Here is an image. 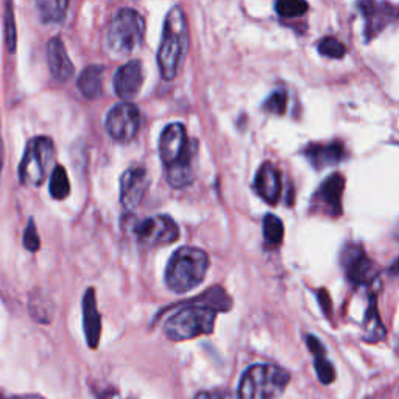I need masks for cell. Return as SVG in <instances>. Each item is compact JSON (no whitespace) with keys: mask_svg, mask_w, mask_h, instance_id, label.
<instances>
[{"mask_svg":"<svg viewBox=\"0 0 399 399\" xmlns=\"http://www.w3.org/2000/svg\"><path fill=\"white\" fill-rule=\"evenodd\" d=\"M105 127L109 136L117 142H130L140 128V113L138 107L130 102L116 105L108 113Z\"/></svg>","mask_w":399,"mask_h":399,"instance_id":"52a82bcc","label":"cell"},{"mask_svg":"<svg viewBox=\"0 0 399 399\" xmlns=\"http://www.w3.org/2000/svg\"><path fill=\"white\" fill-rule=\"evenodd\" d=\"M197 150H198L197 140H192L186 153L181 156L177 162L170 164L169 167H166L167 183L172 186L173 189H183V187L189 186L193 181V177H195L193 162H195L197 158Z\"/></svg>","mask_w":399,"mask_h":399,"instance_id":"4fadbf2b","label":"cell"},{"mask_svg":"<svg viewBox=\"0 0 399 399\" xmlns=\"http://www.w3.org/2000/svg\"><path fill=\"white\" fill-rule=\"evenodd\" d=\"M103 72H105L103 66H89L81 72L77 81V86L80 92L83 94L86 98L94 100L100 96V92H102Z\"/></svg>","mask_w":399,"mask_h":399,"instance_id":"ffe728a7","label":"cell"},{"mask_svg":"<svg viewBox=\"0 0 399 399\" xmlns=\"http://www.w3.org/2000/svg\"><path fill=\"white\" fill-rule=\"evenodd\" d=\"M390 273L391 274H399V257L395 262H393V266L390 267Z\"/></svg>","mask_w":399,"mask_h":399,"instance_id":"836d02e7","label":"cell"},{"mask_svg":"<svg viewBox=\"0 0 399 399\" xmlns=\"http://www.w3.org/2000/svg\"><path fill=\"white\" fill-rule=\"evenodd\" d=\"M67 0H36L41 19L47 23L60 22L67 10Z\"/></svg>","mask_w":399,"mask_h":399,"instance_id":"44dd1931","label":"cell"},{"mask_svg":"<svg viewBox=\"0 0 399 399\" xmlns=\"http://www.w3.org/2000/svg\"><path fill=\"white\" fill-rule=\"evenodd\" d=\"M145 22L138 11L123 8L111 21L107 32V49L113 56L134 54L144 41Z\"/></svg>","mask_w":399,"mask_h":399,"instance_id":"277c9868","label":"cell"},{"mask_svg":"<svg viewBox=\"0 0 399 399\" xmlns=\"http://www.w3.org/2000/svg\"><path fill=\"white\" fill-rule=\"evenodd\" d=\"M385 337V326L378 312L376 299H369V306L365 312V321L362 326V338L369 343H376Z\"/></svg>","mask_w":399,"mask_h":399,"instance_id":"d6986e66","label":"cell"},{"mask_svg":"<svg viewBox=\"0 0 399 399\" xmlns=\"http://www.w3.org/2000/svg\"><path fill=\"white\" fill-rule=\"evenodd\" d=\"M149 175L144 167L128 169L120 178V203L127 211L136 209L149 191Z\"/></svg>","mask_w":399,"mask_h":399,"instance_id":"30bf717a","label":"cell"},{"mask_svg":"<svg viewBox=\"0 0 399 399\" xmlns=\"http://www.w3.org/2000/svg\"><path fill=\"white\" fill-rule=\"evenodd\" d=\"M209 270V256L197 246H181L170 257L166 285L173 293H187L203 283Z\"/></svg>","mask_w":399,"mask_h":399,"instance_id":"7a4b0ae2","label":"cell"},{"mask_svg":"<svg viewBox=\"0 0 399 399\" xmlns=\"http://www.w3.org/2000/svg\"><path fill=\"white\" fill-rule=\"evenodd\" d=\"M345 191V178L340 173L327 177L325 183L320 186L315 195V206L325 209L326 214L332 217L342 213V197Z\"/></svg>","mask_w":399,"mask_h":399,"instance_id":"7c38bea8","label":"cell"},{"mask_svg":"<svg viewBox=\"0 0 399 399\" xmlns=\"http://www.w3.org/2000/svg\"><path fill=\"white\" fill-rule=\"evenodd\" d=\"M308 346H309V349L312 351L314 356H325V348H323V345L320 343V340L316 337L309 336L308 337Z\"/></svg>","mask_w":399,"mask_h":399,"instance_id":"1f68e13d","label":"cell"},{"mask_svg":"<svg viewBox=\"0 0 399 399\" xmlns=\"http://www.w3.org/2000/svg\"><path fill=\"white\" fill-rule=\"evenodd\" d=\"M47 61H49L52 77L60 83H66L74 75V64L60 38L50 39L47 44Z\"/></svg>","mask_w":399,"mask_h":399,"instance_id":"9a60e30c","label":"cell"},{"mask_svg":"<svg viewBox=\"0 0 399 399\" xmlns=\"http://www.w3.org/2000/svg\"><path fill=\"white\" fill-rule=\"evenodd\" d=\"M285 107H287V96H285L284 91L273 92L272 96L267 98L266 105H263L266 111H268V113H273V114H284Z\"/></svg>","mask_w":399,"mask_h":399,"instance_id":"83f0119b","label":"cell"},{"mask_svg":"<svg viewBox=\"0 0 399 399\" xmlns=\"http://www.w3.org/2000/svg\"><path fill=\"white\" fill-rule=\"evenodd\" d=\"M144 81L142 66L139 61H130L117 69L114 75V91L122 100L136 97Z\"/></svg>","mask_w":399,"mask_h":399,"instance_id":"5bb4252c","label":"cell"},{"mask_svg":"<svg viewBox=\"0 0 399 399\" xmlns=\"http://www.w3.org/2000/svg\"><path fill=\"white\" fill-rule=\"evenodd\" d=\"M398 236H399V234H398Z\"/></svg>","mask_w":399,"mask_h":399,"instance_id":"8d00e7d4","label":"cell"},{"mask_svg":"<svg viewBox=\"0 0 399 399\" xmlns=\"http://www.w3.org/2000/svg\"><path fill=\"white\" fill-rule=\"evenodd\" d=\"M14 13L13 2L7 0L5 2V43H7L8 50L13 54L16 50V25H14Z\"/></svg>","mask_w":399,"mask_h":399,"instance_id":"d4e9b609","label":"cell"},{"mask_svg":"<svg viewBox=\"0 0 399 399\" xmlns=\"http://www.w3.org/2000/svg\"><path fill=\"white\" fill-rule=\"evenodd\" d=\"M255 187L259 195L266 200L270 204H277L281 197V189H283V183H281V175L277 167L272 166L270 162L262 164L261 169L257 170Z\"/></svg>","mask_w":399,"mask_h":399,"instance_id":"ac0fdd59","label":"cell"},{"mask_svg":"<svg viewBox=\"0 0 399 399\" xmlns=\"http://www.w3.org/2000/svg\"><path fill=\"white\" fill-rule=\"evenodd\" d=\"M319 301H320V306H321L323 312L326 314V316H331V314H332V303H331L330 293L321 289L319 292Z\"/></svg>","mask_w":399,"mask_h":399,"instance_id":"f546056e","label":"cell"},{"mask_svg":"<svg viewBox=\"0 0 399 399\" xmlns=\"http://www.w3.org/2000/svg\"><path fill=\"white\" fill-rule=\"evenodd\" d=\"M83 330L89 348H97L102 334V316L98 314L94 289H87L83 296Z\"/></svg>","mask_w":399,"mask_h":399,"instance_id":"2e32d148","label":"cell"},{"mask_svg":"<svg viewBox=\"0 0 399 399\" xmlns=\"http://www.w3.org/2000/svg\"><path fill=\"white\" fill-rule=\"evenodd\" d=\"M192 140H189L183 123H170L164 128L160 138V156L166 167L177 162L189 149Z\"/></svg>","mask_w":399,"mask_h":399,"instance_id":"8fae6325","label":"cell"},{"mask_svg":"<svg viewBox=\"0 0 399 399\" xmlns=\"http://www.w3.org/2000/svg\"><path fill=\"white\" fill-rule=\"evenodd\" d=\"M0 399H44L39 395H21V396H2L0 395Z\"/></svg>","mask_w":399,"mask_h":399,"instance_id":"d6a6232c","label":"cell"},{"mask_svg":"<svg viewBox=\"0 0 399 399\" xmlns=\"http://www.w3.org/2000/svg\"><path fill=\"white\" fill-rule=\"evenodd\" d=\"M23 245H25V248L28 251H32V253H36V251L41 248V240H39L36 225H34V220L28 222L25 233H23Z\"/></svg>","mask_w":399,"mask_h":399,"instance_id":"f1b7e54d","label":"cell"},{"mask_svg":"<svg viewBox=\"0 0 399 399\" xmlns=\"http://www.w3.org/2000/svg\"><path fill=\"white\" fill-rule=\"evenodd\" d=\"M217 310L203 306H187L170 316L164 325V334L172 342H186L204 334H211L215 326Z\"/></svg>","mask_w":399,"mask_h":399,"instance_id":"5b68a950","label":"cell"},{"mask_svg":"<svg viewBox=\"0 0 399 399\" xmlns=\"http://www.w3.org/2000/svg\"><path fill=\"white\" fill-rule=\"evenodd\" d=\"M134 234L140 245L160 246L172 244L180 237V228L169 215L149 217L134 228Z\"/></svg>","mask_w":399,"mask_h":399,"instance_id":"ba28073f","label":"cell"},{"mask_svg":"<svg viewBox=\"0 0 399 399\" xmlns=\"http://www.w3.org/2000/svg\"><path fill=\"white\" fill-rule=\"evenodd\" d=\"M304 156L312 164L314 169L321 170L334 166L345 158V147L342 142L331 144H310L304 149Z\"/></svg>","mask_w":399,"mask_h":399,"instance_id":"e0dca14e","label":"cell"},{"mask_svg":"<svg viewBox=\"0 0 399 399\" xmlns=\"http://www.w3.org/2000/svg\"><path fill=\"white\" fill-rule=\"evenodd\" d=\"M319 50L323 56L332 58V60H338V58H343L346 54L345 45L337 41L336 38H325L319 44Z\"/></svg>","mask_w":399,"mask_h":399,"instance_id":"484cf974","label":"cell"},{"mask_svg":"<svg viewBox=\"0 0 399 399\" xmlns=\"http://www.w3.org/2000/svg\"><path fill=\"white\" fill-rule=\"evenodd\" d=\"M290 382V374L274 365H253L240 379L239 399H277Z\"/></svg>","mask_w":399,"mask_h":399,"instance_id":"3957f363","label":"cell"},{"mask_svg":"<svg viewBox=\"0 0 399 399\" xmlns=\"http://www.w3.org/2000/svg\"><path fill=\"white\" fill-rule=\"evenodd\" d=\"M3 150H2V140H0V167H2V160H3Z\"/></svg>","mask_w":399,"mask_h":399,"instance_id":"e575fe53","label":"cell"},{"mask_svg":"<svg viewBox=\"0 0 399 399\" xmlns=\"http://www.w3.org/2000/svg\"><path fill=\"white\" fill-rule=\"evenodd\" d=\"M49 189L52 197L56 200H64L70 193V183L66 173V169L63 166H56L52 172Z\"/></svg>","mask_w":399,"mask_h":399,"instance_id":"7402d4cb","label":"cell"},{"mask_svg":"<svg viewBox=\"0 0 399 399\" xmlns=\"http://www.w3.org/2000/svg\"><path fill=\"white\" fill-rule=\"evenodd\" d=\"M195 399H234L228 391H200Z\"/></svg>","mask_w":399,"mask_h":399,"instance_id":"4dcf8cb0","label":"cell"},{"mask_svg":"<svg viewBox=\"0 0 399 399\" xmlns=\"http://www.w3.org/2000/svg\"><path fill=\"white\" fill-rule=\"evenodd\" d=\"M263 237L266 242L272 246H278L284 239V225L279 217L268 214L263 219Z\"/></svg>","mask_w":399,"mask_h":399,"instance_id":"603a6c76","label":"cell"},{"mask_svg":"<svg viewBox=\"0 0 399 399\" xmlns=\"http://www.w3.org/2000/svg\"><path fill=\"white\" fill-rule=\"evenodd\" d=\"M189 47V28L183 8L173 7L164 21L162 38L158 52V66L164 80H175L183 67Z\"/></svg>","mask_w":399,"mask_h":399,"instance_id":"6da1fadb","label":"cell"},{"mask_svg":"<svg viewBox=\"0 0 399 399\" xmlns=\"http://www.w3.org/2000/svg\"><path fill=\"white\" fill-rule=\"evenodd\" d=\"M342 262L346 278L356 285L373 284L379 277V270L374 262L363 253L360 246L348 245L342 253Z\"/></svg>","mask_w":399,"mask_h":399,"instance_id":"9c48e42d","label":"cell"},{"mask_svg":"<svg viewBox=\"0 0 399 399\" xmlns=\"http://www.w3.org/2000/svg\"><path fill=\"white\" fill-rule=\"evenodd\" d=\"M398 353H399V338H398Z\"/></svg>","mask_w":399,"mask_h":399,"instance_id":"d590c367","label":"cell"},{"mask_svg":"<svg viewBox=\"0 0 399 399\" xmlns=\"http://www.w3.org/2000/svg\"><path fill=\"white\" fill-rule=\"evenodd\" d=\"M55 145L50 138L38 136L27 144L25 153L19 166V178L22 184L38 187L44 183L47 170L54 162Z\"/></svg>","mask_w":399,"mask_h":399,"instance_id":"8992f818","label":"cell"},{"mask_svg":"<svg viewBox=\"0 0 399 399\" xmlns=\"http://www.w3.org/2000/svg\"><path fill=\"white\" fill-rule=\"evenodd\" d=\"M315 369L323 384H331L336 379V369L325 356H315Z\"/></svg>","mask_w":399,"mask_h":399,"instance_id":"4316f807","label":"cell"},{"mask_svg":"<svg viewBox=\"0 0 399 399\" xmlns=\"http://www.w3.org/2000/svg\"><path fill=\"white\" fill-rule=\"evenodd\" d=\"M308 8L309 5L306 0H278L277 2V13L281 17H287V19L303 16Z\"/></svg>","mask_w":399,"mask_h":399,"instance_id":"cb8c5ba5","label":"cell"}]
</instances>
